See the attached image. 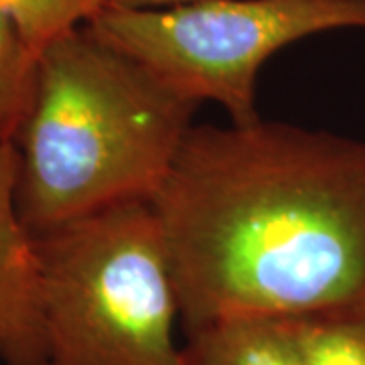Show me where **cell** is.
<instances>
[{"instance_id": "cell-2", "label": "cell", "mask_w": 365, "mask_h": 365, "mask_svg": "<svg viewBox=\"0 0 365 365\" xmlns=\"http://www.w3.org/2000/svg\"><path fill=\"white\" fill-rule=\"evenodd\" d=\"M199 102L76 26L37 53L13 146L16 207L33 235L128 201L169 177Z\"/></svg>"}, {"instance_id": "cell-7", "label": "cell", "mask_w": 365, "mask_h": 365, "mask_svg": "<svg viewBox=\"0 0 365 365\" xmlns=\"http://www.w3.org/2000/svg\"><path fill=\"white\" fill-rule=\"evenodd\" d=\"M292 321L304 365H365V300Z\"/></svg>"}, {"instance_id": "cell-10", "label": "cell", "mask_w": 365, "mask_h": 365, "mask_svg": "<svg viewBox=\"0 0 365 365\" xmlns=\"http://www.w3.org/2000/svg\"><path fill=\"white\" fill-rule=\"evenodd\" d=\"M197 0H104L102 6H118V9H163L175 4H187Z\"/></svg>"}, {"instance_id": "cell-6", "label": "cell", "mask_w": 365, "mask_h": 365, "mask_svg": "<svg viewBox=\"0 0 365 365\" xmlns=\"http://www.w3.org/2000/svg\"><path fill=\"white\" fill-rule=\"evenodd\" d=\"M179 365H304L292 319L235 317L187 333Z\"/></svg>"}, {"instance_id": "cell-4", "label": "cell", "mask_w": 365, "mask_h": 365, "mask_svg": "<svg viewBox=\"0 0 365 365\" xmlns=\"http://www.w3.org/2000/svg\"><path fill=\"white\" fill-rule=\"evenodd\" d=\"M91 31L182 96L256 122V83L274 53L339 29H365V0H197L163 9L102 6Z\"/></svg>"}, {"instance_id": "cell-8", "label": "cell", "mask_w": 365, "mask_h": 365, "mask_svg": "<svg viewBox=\"0 0 365 365\" xmlns=\"http://www.w3.org/2000/svg\"><path fill=\"white\" fill-rule=\"evenodd\" d=\"M37 67L16 26L0 11V143H11L25 114Z\"/></svg>"}, {"instance_id": "cell-3", "label": "cell", "mask_w": 365, "mask_h": 365, "mask_svg": "<svg viewBox=\"0 0 365 365\" xmlns=\"http://www.w3.org/2000/svg\"><path fill=\"white\" fill-rule=\"evenodd\" d=\"M35 237L47 365H179L169 250L150 201Z\"/></svg>"}, {"instance_id": "cell-11", "label": "cell", "mask_w": 365, "mask_h": 365, "mask_svg": "<svg viewBox=\"0 0 365 365\" xmlns=\"http://www.w3.org/2000/svg\"><path fill=\"white\" fill-rule=\"evenodd\" d=\"M88 4H90L91 16H93V14L98 13L100 9H102V4H104V0H88ZM91 16H90V19H91ZM90 19H88V21H90Z\"/></svg>"}, {"instance_id": "cell-1", "label": "cell", "mask_w": 365, "mask_h": 365, "mask_svg": "<svg viewBox=\"0 0 365 365\" xmlns=\"http://www.w3.org/2000/svg\"><path fill=\"white\" fill-rule=\"evenodd\" d=\"M150 205L187 333L365 300V140L262 118L195 124Z\"/></svg>"}, {"instance_id": "cell-5", "label": "cell", "mask_w": 365, "mask_h": 365, "mask_svg": "<svg viewBox=\"0 0 365 365\" xmlns=\"http://www.w3.org/2000/svg\"><path fill=\"white\" fill-rule=\"evenodd\" d=\"M0 361L47 365L39 258L16 207L13 143H0Z\"/></svg>"}, {"instance_id": "cell-9", "label": "cell", "mask_w": 365, "mask_h": 365, "mask_svg": "<svg viewBox=\"0 0 365 365\" xmlns=\"http://www.w3.org/2000/svg\"><path fill=\"white\" fill-rule=\"evenodd\" d=\"M26 47L39 53L53 39L88 23L91 16L88 0H0Z\"/></svg>"}]
</instances>
